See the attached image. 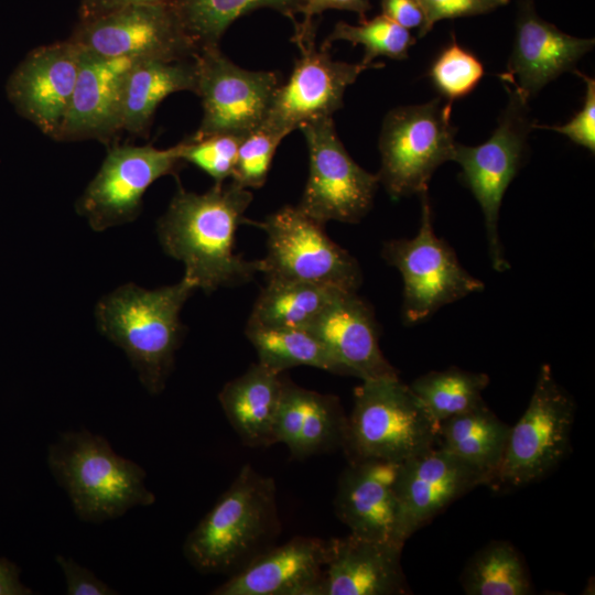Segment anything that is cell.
Listing matches in <instances>:
<instances>
[{
  "label": "cell",
  "mask_w": 595,
  "mask_h": 595,
  "mask_svg": "<svg viewBox=\"0 0 595 595\" xmlns=\"http://www.w3.org/2000/svg\"><path fill=\"white\" fill-rule=\"evenodd\" d=\"M348 462L338 478L334 498L337 518L354 536L400 543L397 540L396 480L401 462Z\"/></svg>",
  "instance_id": "obj_22"
},
{
  "label": "cell",
  "mask_w": 595,
  "mask_h": 595,
  "mask_svg": "<svg viewBox=\"0 0 595 595\" xmlns=\"http://www.w3.org/2000/svg\"><path fill=\"white\" fill-rule=\"evenodd\" d=\"M173 3L199 50L217 46L234 21L256 9H274L294 21L296 0H173Z\"/></svg>",
  "instance_id": "obj_32"
},
{
  "label": "cell",
  "mask_w": 595,
  "mask_h": 595,
  "mask_svg": "<svg viewBox=\"0 0 595 595\" xmlns=\"http://www.w3.org/2000/svg\"><path fill=\"white\" fill-rule=\"evenodd\" d=\"M594 44V39L564 33L537 14L532 0H521L511 54L499 77L506 88L528 102L562 73L575 71Z\"/></svg>",
  "instance_id": "obj_18"
},
{
  "label": "cell",
  "mask_w": 595,
  "mask_h": 595,
  "mask_svg": "<svg viewBox=\"0 0 595 595\" xmlns=\"http://www.w3.org/2000/svg\"><path fill=\"white\" fill-rule=\"evenodd\" d=\"M488 383L489 377L484 372L451 367L429 371L414 379L409 387L440 423L484 403L482 393Z\"/></svg>",
  "instance_id": "obj_31"
},
{
  "label": "cell",
  "mask_w": 595,
  "mask_h": 595,
  "mask_svg": "<svg viewBox=\"0 0 595 595\" xmlns=\"http://www.w3.org/2000/svg\"><path fill=\"white\" fill-rule=\"evenodd\" d=\"M281 531L274 479L245 464L188 533L183 553L204 574H234L270 549Z\"/></svg>",
  "instance_id": "obj_2"
},
{
  "label": "cell",
  "mask_w": 595,
  "mask_h": 595,
  "mask_svg": "<svg viewBox=\"0 0 595 595\" xmlns=\"http://www.w3.org/2000/svg\"><path fill=\"white\" fill-rule=\"evenodd\" d=\"M371 8L369 0H296L295 13L304 15L303 23L296 25L295 42L314 39L313 18L328 9L353 11L365 20Z\"/></svg>",
  "instance_id": "obj_39"
},
{
  "label": "cell",
  "mask_w": 595,
  "mask_h": 595,
  "mask_svg": "<svg viewBox=\"0 0 595 595\" xmlns=\"http://www.w3.org/2000/svg\"><path fill=\"white\" fill-rule=\"evenodd\" d=\"M301 56L296 60L290 78L279 85L263 127L286 137L303 123L333 117L343 106L348 86L358 76L383 64L366 65L346 63L332 58L328 48L314 46V40L296 43Z\"/></svg>",
  "instance_id": "obj_15"
},
{
  "label": "cell",
  "mask_w": 595,
  "mask_h": 595,
  "mask_svg": "<svg viewBox=\"0 0 595 595\" xmlns=\"http://www.w3.org/2000/svg\"><path fill=\"white\" fill-rule=\"evenodd\" d=\"M575 402L543 365L522 416L510 428L508 443L490 485L520 487L540 480L566 457Z\"/></svg>",
  "instance_id": "obj_10"
},
{
  "label": "cell",
  "mask_w": 595,
  "mask_h": 595,
  "mask_svg": "<svg viewBox=\"0 0 595 595\" xmlns=\"http://www.w3.org/2000/svg\"><path fill=\"white\" fill-rule=\"evenodd\" d=\"M506 89L510 98L491 136L474 147L456 142L452 156L461 166L462 182L482 208L489 257L497 272L510 268L498 234L501 202L524 161L527 139L534 126L529 118L528 102Z\"/></svg>",
  "instance_id": "obj_9"
},
{
  "label": "cell",
  "mask_w": 595,
  "mask_h": 595,
  "mask_svg": "<svg viewBox=\"0 0 595 595\" xmlns=\"http://www.w3.org/2000/svg\"><path fill=\"white\" fill-rule=\"evenodd\" d=\"M283 387L282 374L258 361L228 381L218 401L241 442L249 447L274 444L273 426Z\"/></svg>",
  "instance_id": "obj_25"
},
{
  "label": "cell",
  "mask_w": 595,
  "mask_h": 595,
  "mask_svg": "<svg viewBox=\"0 0 595 595\" xmlns=\"http://www.w3.org/2000/svg\"><path fill=\"white\" fill-rule=\"evenodd\" d=\"M244 137L221 133L199 139L187 138L183 142L182 160L208 174L215 184L231 178L237 153Z\"/></svg>",
  "instance_id": "obj_35"
},
{
  "label": "cell",
  "mask_w": 595,
  "mask_h": 595,
  "mask_svg": "<svg viewBox=\"0 0 595 595\" xmlns=\"http://www.w3.org/2000/svg\"><path fill=\"white\" fill-rule=\"evenodd\" d=\"M137 61L140 60L109 58L80 50L76 84L56 140L105 141L122 130L125 79Z\"/></svg>",
  "instance_id": "obj_21"
},
{
  "label": "cell",
  "mask_w": 595,
  "mask_h": 595,
  "mask_svg": "<svg viewBox=\"0 0 595 595\" xmlns=\"http://www.w3.org/2000/svg\"><path fill=\"white\" fill-rule=\"evenodd\" d=\"M62 569L68 595H113L117 591L98 578L91 571L79 565L71 558L56 555Z\"/></svg>",
  "instance_id": "obj_40"
},
{
  "label": "cell",
  "mask_w": 595,
  "mask_h": 595,
  "mask_svg": "<svg viewBox=\"0 0 595 595\" xmlns=\"http://www.w3.org/2000/svg\"><path fill=\"white\" fill-rule=\"evenodd\" d=\"M339 291L345 290L307 282L267 280L247 323L307 329Z\"/></svg>",
  "instance_id": "obj_28"
},
{
  "label": "cell",
  "mask_w": 595,
  "mask_h": 595,
  "mask_svg": "<svg viewBox=\"0 0 595 595\" xmlns=\"http://www.w3.org/2000/svg\"><path fill=\"white\" fill-rule=\"evenodd\" d=\"M252 193L232 181L214 184L197 194L178 187L158 220L156 234L164 252L184 264V277L209 294L220 288L244 285L263 272L262 260L236 252V232L249 223L245 213Z\"/></svg>",
  "instance_id": "obj_1"
},
{
  "label": "cell",
  "mask_w": 595,
  "mask_h": 595,
  "mask_svg": "<svg viewBox=\"0 0 595 595\" xmlns=\"http://www.w3.org/2000/svg\"><path fill=\"white\" fill-rule=\"evenodd\" d=\"M452 101L428 102L390 110L382 122L378 148L379 183L393 199L428 191L435 170L452 161L456 127Z\"/></svg>",
  "instance_id": "obj_6"
},
{
  "label": "cell",
  "mask_w": 595,
  "mask_h": 595,
  "mask_svg": "<svg viewBox=\"0 0 595 595\" xmlns=\"http://www.w3.org/2000/svg\"><path fill=\"white\" fill-rule=\"evenodd\" d=\"M347 415L348 461L403 462L436 444L439 423L398 376L361 380Z\"/></svg>",
  "instance_id": "obj_5"
},
{
  "label": "cell",
  "mask_w": 595,
  "mask_h": 595,
  "mask_svg": "<svg viewBox=\"0 0 595 595\" xmlns=\"http://www.w3.org/2000/svg\"><path fill=\"white\" fill-rule=\"evenodd\" d=\"M461 585L467 595H529L533 585L522 555L508 541L495 540L466 563Z\"/></svg>",
  "instance_id": "obj_30"
},
{
  "label": "cell",
  "mask_w": 595,
  "mask_h": 595,
  "mask_svg": "<svg viewBox=\"0 0 595 595\" xmlns=\"http://www.w3.org/2000/svg\"><path fill=\"white\" fill-rule=\"evenodd\" d=\"M382 14L399 25L418 34L424 26V13L416 0H381Z\"/></svg>",
  "instance_id": "obj_41"
},
{
  "label": "cell",
  "mask_w": 595,
  "mask_h": 595,
  "mask_svg": "<svg viewBox=\"0 0 595 595\" xmlns=\"http://www.w3.org/2000/svg\"><path fill=\"white\" fill-rule=\"evenodd\" d=\"M79 58V47L69 40L39 46L7 80V97L17 112L55 140L76 84Z\"/></svg>",
  "instance_id": "obj_17"
},
{
  "label": "cell",
  "mask_w": 595,
  "mask_h": 595,
  "mask_svg": "<svg viewBox=\"0 0 595 595\" xmlns=\"http://www.w3.org/2000/svg\"><path fill=\"white\" fill-rule=\"evenodd\" d=\"M487 484L485 474L439 446L401 462L396 480L397 540L404 544L456 499Z\"/></svg>",
  "instance_id": "obj_16"
},
{
  "label": "cell",
  "mask_w": 595,
  "mask_h": 595,
  "mask_svg": "<svg viewBox=\"0 0 595 595\" xmlns=\"http://www.w3.org/2000/svg\"><path fill=\"white\" fill-rule=\"evenodd\" d=\"M68 40L109 58L180 61L199 51L173 0L130 4L82 20Z\"/></svg>",
  "instance_id": "obj_11"
},
{
  "label": "cell",
  "mask_w": 595,
  "mask_h": 595,
  "mask_svg": "<svg viewBox=\"0 0 595 595\" xmlns=\"http://www.w3.org/2000/svg\"><path fill=\"white\" fill-rule=\"evenodd\" d=\"M485 74L483 63L458 44L453 35L433 61L429 76L446 100L452 101L470 94Z\"/></svg>",
  "instance_id": "obj_34"
},
{
  "label": "cell",
  "mask_w": 595,
  "mask_h": 595,
  "mask_svg": "<svg viewBox=\"0 0 595 595\" xmlns=\"http://www.w3.org/2000/svg\"><path fill=\"white\" fill-rule=\"evenodd\" d=\"M167 1L172 0H82L79 14L86 20L130 4Z\"/></svg>",
  "instance_id": "obj_43"
},
{
  "label": "cell",
  "mask_w": 595,
  "mask_h": 595,
  "mask_svg": "<svg viewBox=\"0 0 595 595\" xmlns=\"http://www.w3.org/2000/svg\"><path fill=\"white\" fill-rule=\"evenodd\" d=\"M182 148L183 142L167 149L150 144L112 147L77 199L76 212L96 231L134 220L149 186L174 173L183 162Z\"/></svg>",
  "instance_id": "obj_14"
},
{
  "label": "cell",
  "mask_w": 595,
  "mask_h": 595,
  "mask_svg": "<svg viewBox=\"0 0 595 595\" xmlns=\"http://www.w3.org/2000/svg\"><path fill=\"white\" fill-rule=\"evenodd\" d=\"M403 544L349 533L331 539L322 595H404L410 593L402 566Z\"/></svg>",
  "instance_id": "obj_23"
},
{
  "label": "cell",
  "mask_w": 595,
  "mask_h": 595,
  "mask_svg": "<svg viewBox=\"0 0 595 595\" xmlns=\"http://www.w3.org/2000/svg\"><path fill=\"white\" fill-rule=\"evenodd\" d=\"M248 224L267 236L262 258L267 280L299 281L356 292L363 282L358 261L325 232L324 225L286 205L262 221Z\"/></svg>",
  "instance_id": "obj_8"
},
{
  "label": "cell",
  "mask_w": 595,
  "mask_h": 595,
  "mask_svg": "<svg viewBox=\"0 0 595 595\" xmlns=\"http://www.w3.org/2000/svg\"><path fill=\"white\" fill-rule=\"evenodd\" d=\"M331 539L295 537L271 547L216 587L213 595H322Z\"/></svg>",
  "instance_id": "obj_19"
},
{
  "label": "cell",
  "mask_w": 595,
  "mask_h": 595,
  "mask_svg": "<svg viewBox=\"0 0 595 595\" xmlns=\"http://www.w3.org/2000/svg\"><path fill=\"white\" fill-rule=\"evenodd\" d=\"M32 593V589L22 583L19 567L0 556V595H30Z\"/></svg>",
  "instance_id": "obj_42"
},
{
  "label": "cell",
  "mask_w": 595,
  "mask_h": 595,
  "mask_svg": "<svg viewBox=\"0 0 595 595\" xmlns=\"http://www.w3.org/2000/svg\"><path fill=\"white\" fill-rule=\"evenodd\" d=\"M334 41H346L353 45H363L364 57L361 63L366 65L377 64L372 61L379 56L404 60L408 57L410 47L415 43L410 30L399 25L383 14L370 20H361L357 25L339 21L335 24L324 44L331 46Z\"/></svg>",
  "instance_id": "obj_33"
},
{
  "label": "cell",
  "mask_w": 595,
  "mask_h": 595,
  "mask_svg": "<svg viewBox=\"0 0 595 595\" xmlns=\"http://www.w3.org/2000/svg\"><path fill=\"white\" fill-rule=\"evenodd\" d=\"M50 470L66 490L75 513L101 522L137 506L154 504L145 470L118 455L108 441L82 429L64 432L47 453Z\"/></svg>",
  "instance_id": "obj_4"
},
{
  "label": "cell",
  "mask_w": 595,
  "mask_h": 595,
  "mask_svg": "<svg viewBox=\"0 0 595 595\" xmlns=\"http://www.w3.org/2000/svg\"><path fill=\"white\" fill-rule=\"evenodd\" d=\"M195 286L183 278L154 290L123 284L95 307L100 333L120 347L150 394H159L173 370L184 326L180 312Z\"/></svg>",
  "instance_id": "obj_3"
},
{
  "label": "cell",
  "mask_w": 595,
  "mask_h": 595,
  "mask_svg": "<svg viewBox=\"0 0 595 595\" xmlns=\"http://www.w3.org/2000/svg\"><path fill=\"white\" fill-rule=\"evenodd\" d=\"M420 4L425 23L419 37L429 33L434 24L444 19L470 17L488 13L506 6L509 0H416Z\"/></svg>",
  "instance_id": "obj_38"
},
{
  "label": "cell",
  "mask_w": 595,
  "mask_h": 595,
  "mask_svg": "<svg viewBox=\"0 0 595 595\" xmlns=\"http://www.w3.org/2000/svg\"><path fill=\"white\" fill-rule=\"evenodd\" d=\"M344 376L361 380L398 376L383 356L372 307L353 291H339L307 328Z\"/></svg>",
  "instance_id": "obj_20"
},
{
  "label": "cell",
  "mask_w": 595,
  "mask_h": 595,
  "mask_svg": "<svg viewBox=\"0 0 595 595\" xmlns=\"http://www.w3.org/2000/svg\"><path fill=\"white\" fill-rule=\"evenodd\" d=\"M245 335L256 349L258 363L277 374L299 366H310L343 375L325 346L309 329L247 323Z\"/></svg>",
  "instance_id": "obj_29"
},
{
  "label": "cell",
  "mask_w": 595,
  "mask_h": 595,
  "mask_svg": "<svg viewBox=\"0 0 595 595\" xmlns=\"http://www.w3.org/2000/svg\"><path fill=\"white\" fill-rule=\"evenodd\" d=\"M586 85V94L583 107L562 126H541L536 125L533 128H543L553 130L566 136L575 144L587 149L589 152H595V80L585 74L574 71Z\"/></svg>",
  "instance_id": "obj_37"
},
{
  "label": "cell",
  "mask_w": 595,
  "mask_h": 595,
  "mask_svg": "<svg viewBox=\"0 0 595 595\" xmlns=\"http://www.w3.org/2000/svg\"><path fill=\"white\" fill-rule=\"evenodd\" d=\"M510 428L484 402L440 422L436 444L485 474L490 485L502 461Z\"/></svg>",
  "instance_id": "obj_27"
},
{
  "label": "cell",
  "mask_w": 595,
  "mask_h": 595,
  "mask_svg": "<svg viewBox=\"0 0 595 595\" xmlns=\"http://www.w3.org/2000/svg\"><path fill=\"white\" fill-rule=\"evenodd\" d=\"M419 195L421 223L416 236L389 240L381 250L386 262L401 273L402 315L408 324L418 323L485 286L462 267L453 248L434 232L428 191Z\"/></svg>",
  "instance_id": "obj_7"
},
{
  "label": "cell",
  "mask_w": 595,
  "mask_h": 595,
  "mask_svg": "<svg viewBox=\"0 0 595 595\" xmlns=\"http://www.w3.org/2000/svg\"><path fill=\"white\" fill-rule=\"evenodd\" d=\"M283 136L261 126L244 137L231 181L244 188H260L267 181L273 155Z\"/></svg>",
  "instance_id": "obj_36"
},
{
  "label": "cell",
  "mask_w": 595,
  "mask_h": 595,
  "mask_svg": "<svg viewBox=\"0 0 595 595\" xmlns=\"http://www.w3.org/2000/svg\"><path fill=\"white\" fill-rule=\"evenodd\" d=\"M309 150V177L298 207L325 225L358 223L370 210L379 184L377 174L358 165L339 140L333 117L299 128Z\"/></svg>",
  "instance_id": "obj_12"
},
{
  "label": "cell",
  "mask_w": 595,
  "mask_h": 595,
  "mask_svg": "<svg viewBox=\"0 0 595 595\" xmlns=\"http://www.w3.org/2000/svg\"><path fill=\"white\" fill-rule=\"evenodd\" d=\"M347 415L333 394L300 387L283 377L273 439L283 443L296 459L343 450Z\"/></svg>",
  "instance_id": "obj_24"
},
{
  "label": "cell",
  "mask_w": 595,
  "mask_h": 595,
  "mask_svg": "<svg viewBox=\"0 0 595 595\" xmlns=\"http://www.w3.org/2000/svg\"><path fill=\"white\" fill-rule=\"evenodd\" d=\"M197 89V64L193 58L180 61L140 60L126 75L122 100V129L143 133L158 106L169 95Z\"/></svg>",
  "instance_id": "obj_26"
},
{
  "label": "cell",
  "mask_w": 595,
  "mask_h": 595,
  "mask_svg": "<svg viewBox=\"0 0 595 595\" xmlns=\"http://www.w3.org/2000/svg\"><path fill=\"white\" fill-rule=\"evenodd\" d=\"M195 60L203 117L191 138L221 133L246 137L263 125L280 85L275 73L245 69L218 45L199 48Z\"/></svg>",
  "instance_id": "obj_13"
}]
</instances>
